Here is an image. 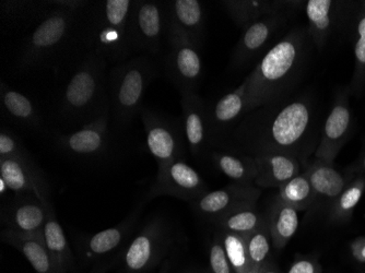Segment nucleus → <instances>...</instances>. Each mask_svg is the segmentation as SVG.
Masks as SVG:
<instances>
[{"label":"nucleus","instance_id":"nucleus-8","mask_svg":"<svg viewBox=\"0 0 365 273\" xmlns=\"http://www.w3.org/2000/svg\"><path fill=\"white\" fill-rule=\"evenodd\" d=\"M167 29V3L135 0L130 24L133 49L160 54Z\"/></svg>","mask_w":365,"mask_h":273},{"label":"nucleus","instance_id":"nucleus-16","mask_svg":"<svg viewBox=\"0 0 365 273\" xmlns=\"http://www.w3.org/2000/svg\"><path fill=\"white\" fill-rule=\"evenodd\" d=\"M286 21V14H278L264 16L243 29L241 38L232 54L231 65L241 67L258 54L269 42L277 29Z\"/></svg>","mask_w":365,"mask_h":273},{"label":"nucleus","instance_id":"nucleus-32","mask_svg":"<svg viewBox=\"0 0 365 273\" xmlns=\"http://www.w3.org/2000/svg\"><path fill=\"white\" fill-rule=\"evenodd\" d=\"M278 199L297 210H305L317 199L307 175L295 176L279 188Z\"/></svg>","mask_w":365,"mask_h":273},{"label":"nucleus","instance_id":"nucleus-43","mask_svg":"<svg viewBox=\"0 0 365 273\" xmlns=\"http://www.w3.org/2000/svg\"><path fill=\"white\" fill-rule=\"evenodd\" d=\"M106 267H100V268H96V270L92 271L91 273H106Z\"/></svg>","mask_w":365,"mask_h":273},{"label":"nucleus","instance_id":"nucleus-39","mask_svg":"<svg viewBox=\"0 0 365 273\" xmlns=\"http://www.w3.org/2000/svg\"><path fill=\"white\" fill-rule=\"evenodd\" d=\"M209 262L213 273H237L227 258L221 237L215 238L211 245Z\"/></svg>","mask_w":365,"mask_h":273},{"label":"nucleus","instance_id":"nucleus-29","mask_svg":"<svg viewBox=\"0 0 365 273\" xmlns=\"http://www.w3.org/2000/svg\"><path fill=\"white\" fill-rule=\"evenodd\" d=\"M299 227V210L277 201L272 210L269 232L277 248H284L297 233Z\"/></svg>","mask_w":365,"mask_h":273},{"label":"nucleus","instance_id":"nucleus-38","mask_svg":"<svg viewBox=\"0 0 365 273\" xmlns=\"http://www.w3.org/2000/svg\"><path fill=\"white\" fill-rule=\"evenodd\" d=\"M30 155L20 139L8 129L3 128L0 131V158H24Z\"/></svg>","mask_w":365,"mask_h":273},{"label":"nucleus","instance_id":"nucleus-12","mask_svg":"<svg viewBox=\"0 0 365 273\" xmlns=\"http://www.w3.org/2000/svg\"><path fill=\"white\" fill-rule=\"evenodd\" d=\"M351 127L352 116L348 92L341 91L338 93L333 108L324 124L321 143L315 152L317 159L334 164L340 150L349 138Z\"/></svg>","mask_w":365,"mask_h":273},{"label":"nucleus","instance_id":"nucleus-34","mask_svg":"<svg viewBox=\"0 0 365 273\" xmlns=\"http://www.w3.org/2000/svg\"><path fill=\"white\" fill-rule=\"evenodd\" d=\"M221 239H222L227 258H229L231 266L233 267L235 272L253 273L258 271L254 268L251 259L248 257L245 236L223 232Z\"/></svg>","mask_w":365,"mask_h":273},{"label":"nucleus","instance_id":"nucleus-28","mask_svg":"<svg viewBox=\"0 0 365 273\" xmlns=\"http://www.w3.org/2000/svg\"><path fill=\"white\" fill-rule=\"evenodd\" d=\"M45 244L57 264L63 271L71 270L73 264V254L63 227L59 225L53 207L49 206L46 222L43 229Z\"/></svg>","mask_w":365,"mask_h":273},{"label":"nucleus","instance_id":"nucleus-1","mask_svg":"<svg viewBox=\"0 0 365 273\" xmlns=\"http://www.w3.org/2000/svg\"><path fill=\"white\" fill-rule=\"evenodd\" d=\"M314 108L307 98H294L279 110L246 117L233 131L235 139L243 147L262 153L279 152L294 155L302 147L314 127Z\"/></svg>","mask_w":365,"mask_h":273},{"label":"nucleus","instance_id":"nucleus-35","mask_svg":"<svg viewBox=\"0 0 365 273\" xmlns=\"http://www.w3.org/2000/svg\"><path fill=\"white\" fill-rule=\"evenodd\" d=\"M365 190V178L359 177L348 184L340 196L334 201L331 217L335 221H346L351 217L354 208Z\"/></svg>","mask_w":365,"mask_h":273},{"label":"nucleus","instance_id":"nucleus-4","mask_svg":"<svg viewBox=\"0 0 365 273\" xmlns=\"http://www.w3.org/2000/svg\"><path fill=\"white\" fill-rule=\"evenodd\" d=\"M134 0H104L94 3L86 24L89 52L108 61H123L131 51L130 24Z\"/></svg>","mask_w":365,"mask_h":273},{"label":"nucleus","instance_id":"nucleus-14","mask_svg":"<svg viewBox=\"0 0 365 273\" xmlns=\"http://www.w3.org/2000/svg\"><path fill=\"white\" fill-rule=\"evenodd\" d=\"M110 112L93 122L80 127L75 133H58L56 143L67 155L77 158H96L103 155L108 149Z\"/></svg>","mask_w":365,"mask_h":273},{"label":"nucleus","instance_id":"nucleus-5","mask_svg":"<svg viewBox=\"0 0 365 273\" xmlns=\"http://www.w3.org/2000/svg\"><path fill=\"white\" fill-rule=\"evenodd\" d=\"M157 76L155 63L145 57H135L113 68L108 96L118 127L126 126L140 113L145 94Z\"/></svg>","mask_w":365,"mask_h":273},{"label":"nucleus","instance_id":"nucleus-19","mask_svg":"<svg viewBox=\"0 0 365 273\" xmlns=\"http://www.w3.org/2000/svg\"><path fill=\"white\" fill-rule=\"evenodd\" d=\"M182 130L194 155H200L209 143L208 108L196 92L182 94Z\"/></svg>","mask_w":365,"mask_h":273},{"label":"nucleus","instance_id":"nucleus-25","mask_svg":"<svg viewBox=\"0 0 365 273\" xmlns=\"http://www.w3.org/2000/svg\"><path fill=\"white\" fill-rule=\"evenodd\" d=\"M305 175L311 182L315 197L324 200L335 201L348 186V180L334 168V164L321 160L317 159L307 168Z\"/></svg>","mask_w":365,"mask_h":273},{"label":"nucleus","instance_id":"nucleus-15","mask_svg":"<svg viewBox=\"0 0 365 273\" xmlns=\"http://www.w3.org/2000/svg\"><path fill=\"white\" fill-rule=\"evenodd\" d=\"M258 195L259 192L253 187L237 184L225 187L223 190L206 192L192 205L199 215L217 221L219 217L237 207L253 205Z\"/></svg>","mask_w":365,"mask_h":273},{"label":"nucleus","instance_id":"nucleus-42","mask_svg":"<svg viewBox=\"0 0 365 273\" xmlns=\"http://www.w3.org/2000/svg\"><path fill=\"white\" fill-rule=\"evenodd\" d=\"M9 190L8 188L7 185H6V182H4L1 178H0V194H1V196H4L5 195V192H7V190Z\"/></svg>","mask_w":365,"mask_h":273},{"label":"nucleus","instance_id":"nucleus-45","mask_svg":"<svg viewBox=\"0 0 365 273\" xmlns=\"http://www.w3.org/2000/svg\"><path fill=\"white\" fill-rule=\"evenodd\" d=\"M262 273H277V272H274V271H264V270H262Z\"/></svg>","mask_w":365,"mask_h":273},{"label":"nucleus","instance_id":"nucleus-23","mask_svg":"<svg viewBox=\"0 0 365 273\" xmlns=\"http://www.w3.org/2000/svg\"><path fill=\"white\" fill-rule=\"evenodd\" d=\"M0 100L3 113L10 122L30 130H42V118L30 98L1 82Z\"/></svg>","mask_w":365,"mask_h":273},{"label":"nucleus","instance_id":"nucleus-2","mask_svg":"<svg viewBox=\"0 0 365 273\" xmlns=\"http://www.w3.org/2000/svg\"><path fill=\"white\" fill-rule=\"evenodd\" d=\"M309 31L294 30L268 51L248 82L246 113L274 103L301 75L307 57Z\"/></svg>","mask_w":365,"mask_h":273},{"label":"nucleus","instance_id":"nucleus-18","mask_svg":"<svg viewBox=\"0 0 365 273\" xmlns=\"http://www.w3.org/2000/svg\"><path fill=\"white\" fill-rule=\"evenodd\" d=\"M1 238L24 254L36 273H67L47 248L43 232L24 234L6 229L1 233Z\"/></svg>","mask_w":365,"mask_h":273},{"label":"nucleus","instance_id":"nucleus-6","mask_svg":"<svg viewBox=\"0 0 365 273\" xmlns=\"http://www.w3.org/2000/svg\"><path fill=\"white\" fill-rule=\"evenodd\" d=\"M55 7L24 41L19 57L20 71H31L42 65L68 41L81 12L61 6Z\"/></svg>","mask_w":365,"mask_h":273},{"label":"nucleus","instance_id":"nucleus-26","mask_svg":"<svg viewBox=\"0 0 365 273\" xmlns=\"http://www.w3.org/2000/svg\"><path fill=\"white\" fill-rule=\"evenodd\" d=\"M138 215L139 210L135 211L133 215L120 222V225L103 230L88 238L85 244L87 254L89 256H104L120 247L134 227Z\"/></svg>","mask_w":365,"mask_h":273},{"label":"nucleus","instance_id":"nucleus-31","mask_svg":"<svg viewBox=\"0 0 365 273\" xmlns=\"http://www.w3.org/2000/svg\"><path fill=\"white\" fill-rule=\"evenodd\" d=\"M212 160L221 173L237 184L247 185L258 176L255 160L240 158L227 152H213Z\"/></svg>","mask_w":365,"mask_h":273},{"label":"nucleus","instance_id":"nucleus-9","mask_svg":"<svg viewBox=\"0 0 365 273\" xmlns=\"http://www.w3.org/2000/svg\"><path fill=\"white\" fill-rule=\"evenodd\" d=\"M139 116L145 128L148 149L157 160L159 168L180 159L184 130L171 119L147 108H141Z\"/></svg>","mask_w":365,"mask_h":273},{"label":"nucleus","instance_id":"nucleus-17","mask_svg":"<svg viewBox=\"0 0 365 273\" xmlns=\"http://www.w3.org/2000/svg\"><path fill=\"white\" fill-rule=\"evenodd\" d=\"M51 203H44L36 196L20 195L10 203L4 213L7 229L18 233H40L44 229Z\"/></svg>","mask_w":365,"mask_h":273},{"label":"nucleus","instance_id":"nucleus-24","mask_svg":"<svg viewBox=\"0 0 365 273\" xmlns=\"http://www.w3.org/2000/svg\"><path fill=\"white\" fill-rule=\"evenodd\" d=\"M290 3L264 1V0H227L221 5L240 28L246 26L272 14H284Z\"/></svg>","mask_w":365,"mask_h":273},{"label":"nucleus","instance_id":"nucleus-46","mask_svg":"<svg viewBox=\"0 0 365 273\" xmlns=\"http://www.w3.org/2000/svg\"><path fill=\"white\" fill-rule=\"evenodd\" d=\"M253 273H262V271H255V272Z\"/></svg>","mask_w":365,"mask_h":273},{"label":"nucleus","instance_id":"nucleus-44","mask_svg":"<svg viewBox=\"0 0 365 273\" xmlns=\"http://www.w3.org/2000/svg\"><path fill=\"white\" fill-rule=\"evenodd\" d=\"M361 168H362L363 170H365V155L364 157L362 158V160H361Z\"/></svg>","mask_w":365,"mask_h":273},{"label":"nucleus","instance_id":"nucleus-41","mask_svg":"<svg viewBox=\"0 0 365 273\" xmlns=\"http://www.w3.org/2000/svg\"><path fill=\"white\" fill-rule=\"evenodd\" d=\"M352 254L359 262H365V238L356 239L352 244Z\"/></svg>","mask_w":365,"mask_h":273},{"label":"nucleus","instance_id":"nucleus-37","mask_svg":"<svg viewBox=\"0 0 365 273\" xmlns=\"http://www.w3.org/2000/svg\"><path fill=\"white\" fill-rule=\"evenodd\" d=\"M269 229L264 223L257 231L245 236L248 257L256 270H264V264L270 252Z\"/></svg>","mask_w":365,"mask_h":273},{"label":"nucleus","instance_id":"nucleus-7","mask_svg":"<svg viewBox=\"0 0 365 273\" xmlns=\"http://www.w3.org/2000/svg\"><path fill=\"white\" fill-rule=\"evenodd\" d=\"M169 53L165 61L168 77L175 84L180 93L196 92L202 79V61L199 47L168 24Z\"/></svg>","mask_w":365,"mask_h":273},{"label":"nucleus","instance_id":"nucleus-36","mask_svg":"<svg viewBox=\"0 0 365 273\" xmlns=\"http://www.w3.org/2000/svg\"><path fill=\"white\" fill-rule=\"evenodd\" d=\"M356 69L351 82V91L358 94L365 86V5L356 24V41L354 44Z\"/></svg>","mask_w":365,"mask_h":273},{"label":"nucleus","instance_id":"nucleus-11","mask_svg":"<svg viewBox=\"0 0 365 273\" xmlns=\"http://www.w3.org/2000/svg\"><path fill=\"white\" fill-rule=\"evenodd\" d=\"M167 243L168 230L164 222L160 219L148 222L125 250L123 262L127 272L149 270L159 259Z\"/></svg>","mask_w":365,"mask_h":273},{"label":"nucleus","instance_id":"nucleus-20","mask_svg":"<svg viewBox=\"0 0 365 273\" xmlns=\"http://www.w3.org/2000/svg\"><path fill=\"white\" fill-rule=\"evenodd\" d=\"M168 24L176 29L196 46L205 36V12L198 0H174L167 3Z\"/></svg>","mask_w":365,"mask_h":273},{"label":"nucleus","instance_id":"nucleus-30","mask_svg":"<svg viewBox=\"0 0 365 273\" xmlns=\"http://www.w3.org/2000/svg\"><path fill=\"white\" fill-rule=\"evenodd\" d=\"M217 222L223 232L241 236L250 235L264 225V219L255 209V203L237 207L219 217Z\"/></svg>","mask_w":365,"mask_h":273},{"label":"nucleus","instance_id":"nucleus-13","mask_svg":"<svg viewBox=\"0 0 365 273\" xmlns=\"http://www.w3.org/2000/svg\"><path fill=\"white\" fill-rule=\"evenodd\" d=\"M0 178L16 194H31L42 202L51 203L46 178L31 155L9 159L0 158Z\"/></svg>","mask_w":365,"mask_h":273},{"label":"nucleus","instance_id":"nucleus-22","mask_svg":"<svg viewBox=\"0 0 365 273\" xmlns=\"http://www.w3.org/2000/svg\"><path fill=\"white\" fill-rule=\"evenodd\" d=\"M247 89L248 82L245 79L235 91L225 94L208 110L209 139L225 133L239 117L245 114Z\"/></svg>","mask_w":365,"mask_h":273},{"label":"nucleus","instance_id":"nucleus-10","mask_svg":"<svg viewBox=\"0 0 365 273\" xmlns=\"http://www.w3.org/2000/svg\"><path fill=\"white\" fill-rule=\"evenodd\" d=\"M206 192H208L202 176L192 166L178 159L159 168L149 196L165 195L194 202Z\"/></svg>","mask_w":365,"mask_h":273},{"label":"nucleus","instance_id":"nucleus-21","mask_svg":"<svg viewBox=\"0 0 365 273\" xmlns=\"http://www.w3.org/2000/svg\"><path fill=\"white\" fill-rule=\"evenodd\" d=\"M257 165L256 184L262 187H278L300 173V164L294 155L279 152L262 153L254 158Z\"/></svg>","mask_w":365,"mask_h":273},{"label":"nucleus","instance_id":"nucleus-3","mask_svg":"<svg viewBox=\"0 0 365 273\" xmlns=\"http://www.w3.org/2000/svg\"><path fill=\"white\" fill-rule=\"evenodd\" d=\"M108 61L89 52L66 86L59 106L63 123L85 126L110 112V96L106 93V71Z\"/></svg>","mask_w":365,"mask_h":273},{"label":"nucleus","instance_id":"nucleus-40","mask_svg":"<svg viewBox=\"0 0 365 273\" xmlns=\"http://www.w3.org/2000/svg\"><path fill=\"white\" fill-rule=\"evenodd\" d=\"M288 273H322V268L317 262L302 259L294 262Z\"/></svg>","mask_w":365,"mask_h":273},{"label":"nucleus","instance_id":"nucleus-33","mask_svg":"<svg viewBox=\"0 0 365 273\" xmlns=\"http://www.w3.org/2000/svg\"><path fill=\"white\" fill-rule=\"evenodd\" d=\"M53 1H1L0 8L6 19L14 24L31 21L42 14L46 16L54 7Z\"/></svg>","mask_w":365,"mask_h":273},{"label":"nucleus","instance_id":"nucleus-27","mask_svg":"<svg viewBox=\"0 0 365 273\" xmlns=\"http://www.w3.org/2000/svg\"><path fill=\"white\" fill-rule=\"evenodd\" d=\"M335 6L331 0H309L305 3L309 36L319 48L324 47L329 38L335 18Z\"/></svg>","mask_w":365,"mask_h":273}]
</instances>
